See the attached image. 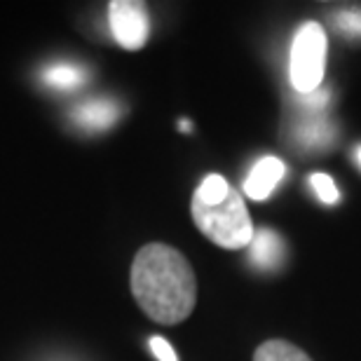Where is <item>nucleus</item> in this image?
<instances>
[{"mask_svg": "<svg viewBox=\"0 0 361 361\" xmlns=\"http://www.w3.org/2000/svg\"><path fill=\"white\" fill-rule=\"evenodd\" d=\"M132 293L150 319L178 324L192 312L197 281L180 251L167 244H148L134 258Z\"/></svg>", "mask_w": 361, "mask_h": 361, "instance_id": "nucleus-1", "label": "nucleus"}, {"mask_svg": "<svg viewBox=\"0 0 361 361\" xmlns=\"http://www.w3.org/2000/svg\"><path fill=\"white\" fill-rule=\"evenodd\" d=\"M192 219L223 249H244L254 240V223L244 197L219 174H209L195 190Z\"/></svg>", "mask_w": 361, "mask_h": 361, "instance_id": "nucleus-2", "label": "nucleus"}, {"mask_svg": "<svg viewBox=\"0 0 361 361\" xmlns=\"http://www.w3.org/2000/svg\"><path fill=\"white\" fill-rule=\"evenodd\" d=\"M326 33L319 24L310 21L295 33L291 45V85L298 94H310L322 87L326 73Z\"/></svg>", "mask_w": 361, "mask_h": 361, "instance_id": "nucleus-3", "label": "nucleus"}, {"mask_svg": "<svg viewBox=\"0 0 361 361\" xmlns=\"http://www.w3.org/2000/svg\"><path fill=\"white\" fill-rule=\"evenodd\" d=\"M108 24L115 42L125 49H141L150 35V21L141 3L115 0L108 5Z\"/></svg>", "mask_w": 361, "mask_h": 361, "instance_id": "nucleus-4", "label": "nucleus"}, {"mask_svg": "<svg viewBox=\"0 0 361 361\" xmlns=\"http://www.w3.org/2000/svg\"><path fill=\"white\" fill-rule=\"evenodd\" d=\"M71 118L85 132H106L120 118V106L113 99H90L73 108Z\"/></svg>", "mask_w": 361, "mask_h": 361, "instance_id": "nucleus-5", "label": "nucleus"}, {"mask_svg": "<svg viewBox=\"0 0 361 361\" xmlns=\"http://www.w3.org/2000/svg\"><path fill=\"white\" fill-rule=\"evenodd\" d=\"M286 174V164L279 157H261L254 167H251L247 180H244V192L251 200H268L279 180Z\"/></svg>", "mask_w": 361, "mask_h": 361, "instance_id": "nucleus-6", "label": "nucleus"}, {"mask_svg": "<svg viewBox=\"0 0 361 361\" xmlns=\"http://www.w3.org/2000/svg\"><path fill=\"white\" fill-rule=\"evenodd\" d=\"M249 261L261 270H277L284 261V242L274 230H258L249 244Z\"/></svg>", "mask_w": 361, "mask_h": 361, "instance_id": "nucleus-7", "label": "nucleus"}, {"mask_svg": "<svg viewBox=\"0 0 361 361\" xmlns=\"http://www.w3.org/2000/svg\"><path fill=\"white\" fill-rule=\"evenodd\" d=\"M90 73L78 63H49V66L40 73V80L49 90H59V92H73L78 87H82L87 82Z\"/></svg>", "mask_w": 361, "mask_h": 361, "instance_id": "nucleus-8", "label": "nucleus"}, {"mask_svg": "<svg viewBox=\"0 0 361 361\" xmlns=\"http://www.w3.org/2000/svg\"><path fill=\"white\" fill-rule=\"evenodd\" d=\"M336 127L326 120H305L293 129V141L305 150H326L334 146Z\"/></svg>", "mask_w": 361, "mask_h": 361, "instance_id": "nucleus-9", "label": "nucleus"}, {"mask_svg": "<svg viewBox=\"0 0 361 361\" xmlns=\"http://www.w3.org/2000/svg\"><path fill=\"white\" fill-rule=\"evenodd\" d=\"M254 361H312V359L291 343L270 341V343H263L261 348L256 350Z\"/></svg>", "mask_w": 361, "mask_h": 361, "instance_id": "nucleus-10", "label": "nucleus"}, {"mask_svg": "<svg viewBox=\"0 0 361 361\" xmlns=\"http://www.w3.org/2000/svg\"><path fill=\"white\" fill-rule=\"evenodd\" d=\"M310 185H312V190L317 192V197H319L324 204H336L338 197H341L334 178L326 174H312L310 176Z\"/></svg>", "mask_w": 361, "mask_h": 361, "instance_id": "nucleus-11", "label": "nucleus"}, {"mask_svg": "<svg viewBox=\"0 0 361 361\" xmlns=\"http://www.w3.org/2000/svg\"><path fill=\"white\" fill-rule=\"evenodd\" d=\"M338 31L350 35V38H361V10H343L336 14Z\"/></svg>", "mask_w": 361, "mask_h": 361, "instance_id": "nucleus-12", "label": "nucleus"}, {"mask_svg": "<svg viewBox=\"0 0 361 361\" xmlns=\"http://www.w3.org/2000/svg\"><path fill=\"white\" fill-rule=\"evenodd\" d=\"M150 352L160 359V361H178V357H176V352H174V348L164 341V338H160V336H155V338H150Z\"/></svg>", "mask_w": 361, "mask_h": 361, "instance_id": "nucleus-13", "label": "nucleus"}, {"mask_svg": "<svg viewBox=\"0 0 361 361\" xmlns=\"http://www.w3.org/2000/svg\"><path fill=\"white\" fill-rule=\"evenodd\" d=\"M329 101V90H314L310 94H300V104H305V108H310V111H319V108L326 106Z\"/></svg>", "mask_w": 361, "mask_h": 361, "instance_id": "nucleus-14", "label": "nucleus"}, {"mask_svg": "<svg viewBox=\"0 0 361 361\" xmlns=\"http://www.w3.org/2000/svg\"><path fill=\"white\" fill-rule=\"evenodd\" d=\"M178 129H180V132H190V129H192V125H190V122H188V120H180Z\"/></svg>", "mask_w": 361, "mask_h": 361, "instance_id": "nucleus-15", "label": "nucleus"}, {"mask_svg": "<svg viewBox=\"0 0 361 361\" xmlns=\"http://www.w3.org/2000/svg\"><path fill=\"white\" fill-rule=\"evenodd\" d=\"M357 162H359V167H361V148H357Z\"/></svg>", "mask_w": 361, "mask_h": 361, "instance_id": "nucleus-16", "label": "nucleus"}]
</instances>
